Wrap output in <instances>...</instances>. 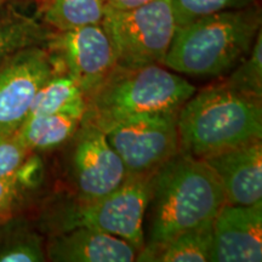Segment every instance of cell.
Returning a JSON list of instances; mask_svg holds the SVG:
<instances>
[{
  "mask_svg": "<svg viewBox=\"0 0 262 262\" xmlns=\"http://www.w3.org/2000/svg\"><path fill=\"white\" fill-rule=\"evenodd\" d=\"M226 203L214 170L203 159L180 149L153 172L143 220L145 245L135 261H152L180 233L212 220Z\"/></svg>",
  "mask_w": 262,
  "mask_h": 262,
  "instance_id": "6da1fadb",
  "label": "cell"
},
{
  "mask_svg": "<svg viewBox=\"0 0 262 262\" xmlns=\"http://www.w3.org/2000/svg\"><path fill=\"white\" fill-rule=\"evenodd\" d=\"M260 32L258 4L203 16L176 27L163 66L193 78L224 77L247 56Z\"/></svg>",
  "mask_w": 262,
  "mask_h": 262,
  "instance_id": "7a4b0ae2",
  "label": "cell"
},
{
  "mask_svg": "<svg viewBox=\"0 0 262 262\" xmlns=\"http://www.w3.org/2000/svg\"><path fill=\"white\" fill-rule=\"evenodd\" d=\"M180 149L204 159L262 140V98L225 83L196 90L178 113Z\"/></svg>",
  "mask_w": 262,
  "mask_h": 262,
  "instance_id": "3957f363",
  "label": "cell"
},
{
  "mask_svg": "<svg viewBox=\"0 0 262 262\" xmlns=\"http://www.w3.org/2000/svg\"><path fill=\"white\" fill-rule=\"evenodd\" d=\"M196 91L194 85L163 64L139 68L117 66L86 96L81 123L106 130L129 118L157 113H178Z\"/></svg>",
  "mask_w": 262,
  "mask_h": 262,
  "instance_id": "277c9868",
  "label": "cell"
},
{
  "mask_svg": "<svg viewBox=\"0 0 262 262\" xmlns=\"http://www.w3.org/2000/svg\"><path fill=\"white\" fill-rule=\"evenodd\" d=\"M152 176H127L120 187L101 198L62 203L49 216V224L56 233L75 227L100 229L124 239L139 253L145 245L143 220Z\"/></svg>",
  "mask_w": 262,
  "mask_h": 262,
  "instance_id": "5b68a950",
  "label": "cell"
},
{
  "mask_svg": "<svg viewBox=\"0 0 262 262\" xmlns=\"http://www.w3.org/2000/svg\"><path fill=\"white\" fill-rule=\"evenodd\" d=\"M101 25L112 42L117 64L124 68L163 64L176 29L171 0L125 10L107 8Z\"/></svg>",
  "mask_w": 262,
  "mask_h": 262,
  "instance_id": "8992f818",
  "label": "cell"
},
{
  "mask_svg": "<svg viewBox=\"0 0 262 262\" xmlns=\"http://www.w3.org/2000/svg\"><path fill=\"white\" fill-rule=\"evenodd\" d=\"M178 113L133 117L103 130L127 176L155 172L179 152Z\"/></svg>",
  "mask_w": 262,
  "mask_h": 262,
  "instance_id": "52a82bcc",
  "label": "cell"
},
{
  "mask_svg": "<svg viewBox=\"0 0 262 262\" xmlns=\"http://www.w3.org/2000/svg\"><path fill=\"white\" fill-rule=\"evenodd\" d=\"M62 70L60 60L47 45L24 48L0 63V134L16 133L28 117L39 89Z\"/></svg>",
  "mask_w": 262,
  "mask_h": 262,
  "instance_id": "ba28073f",
  "label": "cell"
},
{
  "mask_svg": "<svg viewBox=\"0 0 262 262\" xmlns=\"http://www.w3.org/2000/svg\"><path fill=\"white\" fill-rule=\"evenodd\" d=\"M45 45L60 60L66 73L80 85L85 96L118 66L112 42L101 24L52 31Z\"/></svg>",
  "mask_w": 262,
  "mask_h": 262,
  "instance_id": "9c48e42d",
  "label": "cell"
},
{
  "mask_svg": "<svg viewBox=\"0 0 262 262\" xmlns=\"http://www.w3.org/2000/svg\"><path fill=\"white\" fill-rule=\"evenodd\" d=\"M74 141L72 170L80 199L101 198L123 185L127 178L125 165L104 131L81 123Z\"/></svg>",
  "mask_w": 262,
  "mask_h": 262,
  "instance_id": "30bf717a",
  "label": "cell"
},
{
  "mask_svg": "<svg viewBox=\"0 0 262 262\" xmlns=\"http://www.w3.org/2000/svg\"><path fill=\"white\" fill-rule=\"evenodd\" d=\"M210 261H262V202L222 206L212 221Z\"/></svg>",
  "mask_w": 262,
  "mask_h": 262,
  "instance_id": "8fae6325",
  "label": "cell"
},
{
  "mask_svg": "<svg viewBox=\"0 0 262 262\" xmlns=\"http://www.w3.org/2000/svg\"><path fill=\"white\" fill-rule=\"evenodd\" d=\"M203 160L220 179L228 204L251 205L262 202L261 140Z\"/></svg>",
  "mask_w": 262,
  "mask_h": 262,
  "instance_id": "7c38bea8",
  "label": "cell"
},
{
  "mask_svg": "<svg viewBox=\"0 0 262 262\" xmlns=\"http://www.w3.org/2000/svg\"><path fill=\"white\" fill-rule=\"evenodd\" d=\"M45 253L47 260L55 262H130L137 256L136 249L124 239L89 227L55 233Z\"/></svg>",
  "mask_w": 262,
  "mask_h": 262,
  "instance_id": "4fadbf2b",
  "label": "cell"
},
{
  "mask_svg": "<svg viewBox=\"0 0 262 262\" xmlns=\"http://www.w3.org/2000/svg\"><path fill=\"white\" fill-rule=\"evenodd\" d=\"M86 112V96L70 74L58 71L39 89L29 110V116L63 114L83 119Z\"/></svg>",
  "mask_w": 262,
  "mask_h": 262,
  "instance_id": "5bb4252c",
  "label": "cell"
},
{
  "mask_svg": "<svg viewBox=\"0 0 262 262\" xmlns=\"http://www.w3.org/2000/svg\"><path fill=\"white\" fill-rule=\"evenodd\" d=\"M81 120L63 114L29 116L16 130V136L31 152L54 149L73 139Z\"/></svg>",
  "mask_w": 262,
  "mask_h": 262,
  "instance_id": "9a60e30c",
  "label": "cell"
},
{
  "mask_svg": "<svg viewBox=\"0 0 262 262\" xmlns=\"http://www.w3.org/2000/svg\"><path fill=\"white\" fill-rule=\"evenodd\" d=\"M52 29L34 16L12 8L0 10V63L14 52L33 45H45Z\"/></svg>",
  "mask_w": 262,
  "mask_h": 262,
  "instance_id": "2e32d148",
  "label": "cell"
},
{
  "mask_svg": "<svg viewBox=\"0 0 262 262\" xmlns=\"http://www.w3.org/2000/svg\"><path fill=\"white\" fill-rule=\"evenodd\" d=\"M106 9L103 0H41V18L54 32H63L100 25Z\"/></svg>",
  "mask_w": 262,
  "mask_h": 262,
  "instance_id": "e0dca14e",
  "label": "cell"
},
{
  "mask_svg": "<svg viewBox=\"0 0 262 262\" xmlns=\"http://www.w3.org/2000/svg\"><path fill=\"white\" fill-rule=\"evenodd\" d=\"M212 220H206L180 233L152 258L158 262H206L211 260Z\"/></svg>",
  "mask_w": 262,
  "mask_h": 262,
  "instance_id": "ac0fdd59",
  "label": "cell"
},
{
  "mask_svg": "<svg viewBox=\"0 0 262 262\" xmlns=\"http://www.w3.org/2000/svg\"><path fill=\"white\" fill-rule=\"evenodd\" d=\"M47 261L44 242L37 232L24 224L0 229V262Z\"/></svg>",
  "mask_w": 262,
  "mask_h": 262,
  "instance_id": "d6986e66",
  "label": "cell"
},
{
  "mask_svg": "<svg viewBox=\"0 0 262 262\" xmlns=\"http://www.w3.org/2000/svg\"><path fill=\"white\" fill-rule=\"evenodd\" d=\"M224 83L231 89L262 98V33L255 39L249 54L227 74Z\"/></svg>",
  "mask_w": 262,
  "mask_h": 262,
  "instance_id": "ffe728a7",
  "label": "cell"
},
{
  "mask_svg": "<svg viewBox=\"0 0 262 262\" xmlns=\"http://www.w3.org/2000/svg\"><path fill=\"white\" fill-rule=\"evenodd\" d=\"M257 4V0H171L176 27L194 19L227 10L244 9Z\"/></svg>",
  "mask_w": 262,
  "mask_h": 262,
  "instance_id": "44dd1931",
  "label": "cell"
},
{
  "mask_svg": "<svg viewBox=\"0 0 262 262\" xmlns=\"http://www.w3.org/2000/svg\"><path fill=\"white\" fill-rule=\"evenodd\" d=\"M31 153L15 133L0 134V179L14 175Z\"/></svg>",
  "mask_w": 262,
  "mask_h": 262,
  "instance_id": "7402d4cb",
  "label": "cell"
},
{
  "mask_svg": "<svg viewBox=\"0 0 262 262\" xmlns=\"http://www.w3.org/2000/svg\"><path fill=\"white\" fill-rule=\"evenodd\" d=\"M15 175L28 191L37 188L44 179V164L38 153L32 152L17 169Z\"/></svg>",
  "mask_w": 262,
  "mask_h": 262,
  "instance_id": "603a6c76",
  "label": "cell"
},
{
  "mask_svg": "<svg viewBox=\"0 0 262 262\" xmlns=\"http://www.w3.org/2000/svg\"><path fill=\"white\" fill-rule=\"evenodd\" d=\"M27 191L15 173L9 178L0 179V215L10 210Z\"/></svg>",
  "mask_w": 262,
  "mask_h": 262,
  "instance_id": "cb8c5ba5",
  "label": "cell"
},
{
  "mask_svg": "<svg viewBox=\"0 0 262 262\" xmlns=\"http://www.w3.org/2000/svg\"><path fill=\"white\" fill-rule=\"evenodd\" d=\"M103 2L107 8L110 9L125 10L147 4V3L153 2V0H103Z\"/></svg>",
  "mask_w": 262,
  "mask_h": 262,
  "instance_id": "d4e9b609",
  "label": "cell"
},
{
  "mask_svg": "<svg viewBox=\"0 0 262 262\" xmlns=\"http://www.w3.org/2000/svg\"><path fill=\"white\" fill-rule=\"evenodd\" d=\"M19 0H0V10L5 9L6 6H10L12 5L14 3H17Z\"/></svg>",
  "mask_w": 262,
  "mask_h": 262,
  "instance_id": "484cf974",
  "label": "cell"
}]
</instances>
